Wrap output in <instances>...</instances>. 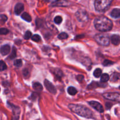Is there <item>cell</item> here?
I'll use <instances>...</instances> for the list:
<instances>
[{"instance_id":"44dd1931","label":"cell","mask_w":120,"mask_h":120,"mask_svg":"<svg viewBox=\"0 0 120 120\" xmlns=\"http://www.w3.org/2000/svg\"><path fill=\"white\" fill-rule=\"evenodd\" d=\"M7 66L6 65V63L3 60L0 61V71H4L5 69H7Z\"/></svg>"},{"instance_id":"e0dca14e","label":"cell","mask_w":120,"mask_h":120,"mask_svg":"<svg viewBox=\"0 0 120 120\" xmlns=\"http://www.w3.org/2000/svg\"><path fill=\"white\" fill-rule=\"evenodd\" d=\"M101 82L102 83H105L110 79V76L107 73H104L101 75Z\"/></svg>"},{"instance_id":"4316f807","label":"cell","mask_w":120,"mask_h":120,"mask_svg":"<svg viewBox=\"0 0 120 120\" xmlns=\"http://www.w3.org/2000/svg\"><path fill=\"white\" fill-rule=\"evenodd\" d=\"M9 32V30L7 28H1L0 29V35H7Z\"/></svg>"},{"instance_id":"ba28073f","label":"cell","mask_w":120,"mask_h":120,"mask_svg":"<svg viewBox=\"0 0 120 120\" xmlns=\"http://www.w3.org/2000/svg\"><path fill=\"white\" fill-rule=\"evenodd\" d=\"M89 103L92 107H93L95 110H97L99 112H104V109H103V106L98 102L95 101H91L89 102Z\"/></svg>"},{"instance_id":"f546056e","label":"cell","mask_w":120,"mask_h":120,"mask_svg":"<svg viewBox=\"0 0 120 120\" xmlns=\"http://www.w3.org/2000/svg\"><path fill=\"white\" fill-rule=\"evenodd\" d=\"M16 57V49H15V48H13V50L11 54V55L9 56V58L11 59H12L15 58V57Z\"/></svg>"},{"instance_id":"d4e9b609","label":"cell","mask_w":120,"mask_h":120,"mask_svg":"<svg viewBox=\"0 0 120 120\" xmlns=\"http://www.w3.org/2000/svg\"><path fill=\"white\" fill-rule=\"evenodd\" d=\"M54 21L56 24H60L62 22V18L60 16H56L54 19Z\"/></svg>"},{"instance_id":"3957f363","label":"cell","mask_w":120,"mask_h":120,"mask_svg":"<svg viewBox=\"0 0 120 120\" xmlns=\"http://www.w3.org/2000/svg\"><path fill=\"white\" fill-rule=\"evenodd\" d=\"M112 2V0H95V9L99 12L105 11L109 9Z\"/></svg>"},{"instance_id":"ffe728a7","label":"cell","mask_w":120,"mask_h":120,"mask_svg":"<svg viewBox=\"0 0 120 120\" xmlns=\"http://www.w3.org/2000/svg\"><path fill=\"white\" fill-rule=\"evenodd\" d=\"M93 74H94V76L96 77H97V78L100 77L101 75L102 74L101 69H100V68L96 69V70H94V71Z\"/></svg>"},{"instance_id":"603a6c76","label":"cell","mask_w":120,"mask_h":120,"mask_svg":"<svg viewBox=\"0 0 120 120\" xmlns=\"http://www.w3.org/2000/svg\"><path fill=\"white\" fill-rule=\"evenodd\" d=\"M68 38V35L65 32H62L58 36V38L59 39H66Z\"/></svg>"},{"instance_id":"7c38bea8","label":"cell","mask_w":120,"mask_h":120,"mask_svg":"<svg viewBox=\"0 0 120 120\" xmlns=\"http://www.w3.org/2000/svg\"><path fill=\"white\" fill-rule=\"evenodd\" d=\"M111 42L114 45L117 46L120 44V36L118 35H113L111 38Z\"/></svg>"},{"instance_id":"8fae6325","label":"cell","mask_w":120,"mask_h":120,"mask_svg":"<svg viewBox=\"0 0 120 120\" xmlns=\"http://www.w3.org/2000/svg\"><path fill=\"white\" fill-rule=\"evenodd\" d=\"M24 9V6L22 3H18L15 7V13L16 15H19Z\"/></svg>"},{"instance_id":"1f68e13d","label":"cell","mask_w":120,"mask_h":120,"mask_svg":"<svg viewBox=\"0 0 120 120\" xmlns=\"http://www.w3.org/2000/svg\"><path fill=\"white\" fill-rule=\"evenodd\" d=\"M83 78H84V76H82V75H78V76L76 77V79H77V80L79 82H81L82 80H83Z\"/></svg>"},{"instance_id":"83f0119b","label":"cell","mask_w":120,"mask_h":120,"mask_svg":"<svg viewBox=\"0 0 120 120\" xmlns=\"http://www.w3.org/2000/svg\"><path fill=\"white\" fill-rule=\"evenodd\" d=\"M32 36V33L30 32L29 30H28V31L26 32V33L24 35V38L25 39H29V38H30Z\"/></svg>"},{"instance_id":"2e32d148","label":"cell","mask_w":120,"mask_h":120,"mask_svg":"<svg viewBox=\"0 0 120 120\" xmlns=\"http://www.w3.org/2000/svg\"><path fill=\"white\" fill-rule=\"evenodd\" d=\"M33 88L35 90H37V91H41L43 89V87H42V84L39 83V82H34L33 83Z\"/></svg>"},{"instance_id":"ac0fdd59","label":"cell","mask_w":120,"mask_h":120,"mask_svg":"<svg viewBox=\"0 0 120 120\" xmlns=\"http://www.w3.org/2000/svg\"><path fill=\"white\" fill-rule=\"evenodd\" d=\"M68 92L70 95L74 96V95L76 94V93H77V90L73 87H69L68 89Z\"/></svg>"},{"instance_id":"5bb4252c","label":"cell","mask_w":120,"mask_h":120,"mask_svg":"<svg viewBox=\"0 0 120 120\" xmlns=\"http://www.w3.org/2000/svg\"><path fill=\"white\" fill-rule=\"evenodd\" d=\"M111 16L114 18H118L120 16V10L118 8H115L111 11Z\"/></svg>"},{"instance_id":"d6986e66","label":"cell","mask_w":120,"mask_h":120,"mask_svg":"<svg viewBox=\"0 0 120 120\" xmlns=\"http://www.w3.org/2000/svg\"><path fill=\"white\" fill-rule=\"evenodd\" d=\"M120 79V74L118 73H114L112 75V76L111 77V82H117Z\"/></svg>"},{"instance_id":"52a82bcc","label":"cell","mask_w":120,"mask_h":120,"mask_svg":"<svg viewBox=\"0 0 120 120\" xmlns=\"http://www.w3.org/2000/svg\"><path fill=\"white\" fill-rule=\"evenodd\" d=\"M44 84L45 86L47 89V90L49 91H50L51 93L53 94L56 93V89L51 82H50L48 80L45 79L44 81Z\"/></svg>"},{"instance_id":"4dcf8cb0","label":"cell","mask_w":120,"mask_h":120,"mask_svg":"<svg viewBox=\"0 0 120 120\" xmlns=\"http://www.w3.org/2000/svg\"><path fill=\"white\" fill-rule=\"evenodd\" d=\"M7 16L5 15H0V22H5L7 21Z\"/></svg>"},{"instance_id":"4fadbf2b","label":"cell","mask_w":120,"mask_h":120,"mask_svg":"<svg viewBox=\"0 0 120 120\" xmlns=\"http://www.w3.org/2000/svg\"><path fill=\"white\" fill-rule=\"evenodd\" d=\"M15 108L13 109L14 112V118L12 120H18L19 118V116L20 114V110L18 107H14Z\"/></svg>"},{"instance_id":"8992f818","label":"cell","mask_w":120,"mask_h":120,"mask_svg":"<svg viewBox=\"0 0 120 120\" xmlns=\"http://www.w3.org/2000/svg\"><path fill=\"white\" fill-rule=\"evenodd\" d=\"M103 97L109 100L117 101L119 103L120 100V95L118 93H108L103 94Z\"/></svg>"},{"instance_id":"f1b7e54d","label":"cell","mask_w":120,"mask_h":120,"mask_svg":"<svg viewBox=\"0 0 120 120\" xmlns=\"http://www.w3.org/2000/svg\"><path fill=\"white\" fill-rule=\"evenodd\" d=\"M114 62H111V60H105L103 62V65L104 66H108L111 65L112 64H113Z\"/></svg>"},{"instance_id":"7a4b0ae2","label":"cell","mask_w":120,"mask_h":120,"mask_svg":"<svg viewBox=\"0 0 120 120\" xmlns=\"http://www.w3.org/2000/svg\"><path fill=\"white\" fill-rule=\"evenodd\" d=\"M69 108L71 111L81 117H85L87 118H93V111L89 108L84 105L70 104L69 105Z\"/></svg>"},{"instance_id":"484cf974","label":"cell","mask_w":120,"mask_h":120,"mask_svg":"<svg viewBox=\"0 0 120 120\" xmlns=\"http://www.w3.org/2000/svg\"><path fill=\"white\" fill-rule=\"evenodd\" d=\"M22 64V61L21 59H17L14 61V65L16 67H21Z\"/></svg>"},{"instance_id":"5b68a950","label":"cell","mask_w":120,"mask_h":120,"mask_svg":"<svg viewBox=\"0 0 120 120\" xmlns=\"http://www.w3.org/2000/svg\"><path fill=\"white\" fill-rule=\"evenodd\" d=\"M76 16L80 22H86L89 19V16L87 12L84 9H79L76 13Z\"/></svg>"},{"instance_id":"7402d4cb","label":"cell","mask_w":120,"mask_h":120,"mask_svg":"<svg viewBox=\"0 0 120 120\" xmlns=\"http://www.w3.org/2000/svg\"><path fill=\"white\" fill-rule=\"evenodd\" d=\"M32 40L36 42H39L41 41V38L39 35H34L32 36Z\"/></svg>"},{"instance_id":"9c48e42d","label":"cell","mask_w":120,"mask_h":120,"mask_svg":"<svg viewBox=\"0 0 120 120\" xmlns=\"http://www.w3.org/2000/svg\"><path fill=\"white\" fill-rule=\"evenodd\" d=\"M69 5L68 0H56L53 2L52 5L54 7H67Z\"/></svg>"},{"instance_id":"cb8c5ba5","label":"cell","mask_w":120,"mask_h":120,"mask_svg":"<svg viewBox=\"0 0 120 120\" xmlns=\"http://www.w3.org/2000/svg\"><path fill=\"white\" fill-rule=\"evenodd\" d=\"M55 75H56V77H57L58 79L61 78V77L63 76V73H62V71H61L60 69L59 70V69H57V70H55Z\"/></svg>"},{"instance_id":"6da1fadb","label":"cell","mask_w":120,"mask_h":120,"mask_svg":"<svg viewBox=\"0 0 120 120\" xmlns=\"http://www.w3.org/2000/svg\"><path fill=\"white\" fill-rule=\"evenodd\" d=\"M95 28L100 32L110 31L112 28V22L104 16H100L96 18L94 21Z\"/></svg>"},{"instance_id":"277c9868","label":"cell","mask_w":120,"mask_h":120,"mask_svg":"<svg viewBox=\"0 0 120 120\" xmlns=\"http://www.w3.org/2000/svg\"><path fill=\"white\" fill-rule=\"evenodd\" d=\"M94 39L99 45L104 46H107L110 45V38L107 35L103 34H98L95 35Z\"/></svg>"},{"instance_id":"30bf717a","label":"cell","mask_w":120,"mask_h":120,"mask_svg":"<svg viewBox=\"0 0 120 120\" xmlns=\"http://www.w3.org/2000/svg\"><path fill=\"white\" fill-rule=\"evenodd\" d=\"M11 50V48L9 46V45H4L0 48V53H1V55H2L3 56H5V55H8L9 53Z\"/></svg>"},{"instance_id":"9a60e30c","label":"cell","mask_w":120,"mask_h":120,"mask_svg":"<svg viewBox=\"0 0 120 120\" xmlns=\"http://www.w3.org/2000/svg\"><path fill=\"white\" fill-rule=\"evenodd\" d=\"M21 18H22L23 20H25V21H27V22H31L32 21L31 16H30V15H29V14H28V13L26 12L23 13V14H22V15H21Z\"/></svg>"}]
</instances>
